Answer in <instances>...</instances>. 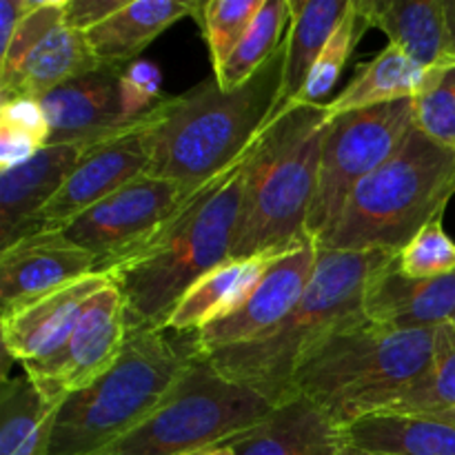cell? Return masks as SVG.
<instances>
[{
  "instance_id": "obj_1",
  "label": "cell",
  "mask_w": 455,
  "mask_h": 455,
  "mask_svg": "<svg viewBox=\"0 0 455 455\" xmlns=\"http://www.w3.org/2000/svg\"><path fill=\"white\" fill-rule=\"evenodd\" d=\"M243 180L244 160L191 194L154 234L102 267L123 293L129 333L164 331L180 298L229 260Z\"/></svg>"
},
{
  "instance_id": "obj_41",
  "label": "cell",
  "mask_w": 455,
  "mask_h": 455,
  "mask_svg": "<svg viewBox=\"0 0 455 455\" xmlns=\"http://www.w3.org/2000/svg\"><path fill=\"white\" fill-rule=\"evenodd\" d=\"M196 455H235L234 449H231V444H225V447H216V449H209V451H203V453H196Z\"/></svg>"
},
{
  "instance_id": "obj_17",
  "label": "cell",
  "mask_w": 455,
  "mask_h": 455,
  "mask_svg": "<svg viewBox=\"0 0 455 455\" xmlns=\"http://www.w3.org/2000/svg\"><path fill=\"white\" fill-rule=\"evenodd\" d=\"M363 314L378 324L403 331L435 329L455 314V271L440 278H409L400 271L398 256L369 280Z\"/></svg>"
},
{
  "instance_id": "obj_34",
  "label": "cell",
  "mask_w": 455,
  "mask_h": 455,
  "mask_svg": "<svg viewBox=\"0 0 455 455\" xmlns=\"http://www.w3.org/2000/svg\"><path fill=\"white\" fill-rule=\"evenodd\" d=\"M60 22H65V0H36L18 25L7 52L0 56V84L13 78L31 49Z\"/></svg>"
},
{
  "instance_id": "obj_20",
  "label": "cell",
  "mask_w": 455,
  "mask_h": 455,
  "mask_svg": "<svg viewBox=\"0 0 455 455\" xmlns=\"http://www.w3.org/2000/svg\"><path fill=\"white\" fill-rule=\"evenodd\" d=\"M200 4L187 0H132L120 12L84 31L100 67H127L173 22L196 16Z\"/></svg>"
},
{
  "instance_id": "obj_10",
  "label": "cell",
  "mask_w": 455,
  "mask_h": 455,
  "mask_svg": "<svg viewBox=\"0 0 455 455\" xmlns=\"http://www.w3.org/2000/svg\"><path fill=\"white\" fill-rule=\"evenodd\" d=\"M124 300L114 280L96 293L83 315L52 355L22 364L44 400L60 407L71 394L109 371L127 345Z\"/></svg>"
},
{
  "instance_id": "obj_29",
  "label": "cell",
  "mask_w": 455,
  "mask_h": 455,
  "mask_svg": "<svg viewBox=\"0 0 455 455\" xmlns=\"http://www.w3.org/2000/svg\"><path fill=\"white\" fill-rule=\"evenodd\" d=\"M287 22H291L289 0H265L256 20L251 22L234 53L227 58L220 69L213 71L216 83L222 89H234L251 78L284 43L283 31Z\"/></svg>"
},
{
  "instance_id": "obj_39",
  "label": "cell",
  "mask_w": 455,
  "mask_h": 455,
  "mask_svg": "<svg viewBox=\"0 0 455 455\" xmlns=\"http://www.w3.org/2000/svg\"><path fill=\"white\" fill-rule=\"evenodd\" d=\"M447 13V62H455V0H444Z\"/></svg>"
},
{
  "instance_id": "obj_26",
  "label": "cell",
  "mask_w": 455,
  "mask_h": 455,
  "mask_svg": "<svg viewBox=\"0 0 455 455\" xmlns=\"http://www.w3.org/2000/svg\"><path fill=\"white\" fill-rule=\"evenodd\" d=\"M58 407L44 400L27 373L3 378L0 455H47Z\"/></svg>"
},
{
  "instance_id": "obj_42",
  "label": "cell",
  "mask_w": 455,
  "mask_h": 455,
  "mask_svg": "<svg viewBox=\"0 0 455 455\" xmlns=\"http://www.w3.org/2000/svg\"><path fill=\"white\" fill-rule=\"evenodd\" d=\"M431 418H435V420L449 422V425L455 427V407L449 409V411H444V413H438V416H431Z\"/></svg>"
},
{
  "instance_id": "obj_32",
  "label": "cell",
  "mask_w": 455,
  "mask_h": 455,
  "mask_svg": "<svg viewBox=\"0 0 455 455\" xmlns=\"http://www.w3.org/2000/svg\"><path fill=\"white\" fill-rule=\"evenodd\" d=\"M262 3L265 0H212L200 7L198 20L203 25L213 71L220 69L234 53L251 22L256 20Z\"/></svg>"
},
{
  "instance_id": "obj_43",
  "label": "cell",
  "mask_w": 455,
  "mask_h": 455,
  "mask_svg": "<svg viewBox=\"0 0 455 455\" xmlns=\"http://www.w3.org/2000/svg\"><path fill=\"white\" fill-rule=\"evenodd\" d=\"M451 324L455 327V314H453V318H451Z\"/></svg>"
},
{
  "instance_id": "obj_21",
  "label": "cell",
  "mask_w": 455,
  "mask_h": 455,
  "mask_svg": "<svg viewBox=\"0 0 455 455\" xmlns=\"http://www.w3.org/2000/svg\"><path fill=\"white\" fill-rule=\"evenodd\" d=\"M98 67L100 65L89 49L83 31H76L67 22H60L31 49L13 78L0 84V102L13 98L40 100L53 89Z\"/></svg>"
},
{
  "instance_id": "obj_38",
  "label": "cell",
  "mask_w": 455,
  "mask_h": 455,
  "mask_svg": "<svg viewBox=\"0 0 455 455\" xmlns=\"http://www.w3.org/2000/svg\"><path fill=\"white\" fill-rule=\"evenodd\" d=\"M36 0H0V56L7 52L13 34Z\"/></svg>"
},
{
  "instance_id": "obj_13",
  "label": "cell",
  "mask_w": 455,
  "mask_h": 455,
  "mask_svg": "<svg viewBox=\"0 0 455 455\" xmlns=\"http://www.w3.org/2000/svg\"><path fill=\"white\" fill-rule=\"evenodd\" d=\"M189 194L164 178L140 176L62 227L69 243L92 253L98 271L154 234Z\"/></svg>"
},
{
  "instance_id": "obj_3",
  "label": "cell",
  "mask_w": 455,
  "mask_h": 455,
  "mask_svg": "<svg viewBox=\"0 0 455 455\" xmlns=\"http://www.w3.org/2000/svg\"><path fill=\"white\" fill-rule=\"evenodd\" d=\"M329 120L327 102H300L275 116L253 142L244 156L243 207L231 258L275 256L309 240L307 218Z\"/></svg>"
},
{
  "instance_id": "obj_27",
  "label": "cell",
  "mask_w": 455,
  "mask_h": 455,
  "mask_svg": "<svg viewBox=\"0 0 455 455\" xmlns=\"http://www.w3.org/2000/svg\"><path fill=\"white\" fill-rule=\"evenodd\" d=\"M422 76H425L422 67L404 56L395 44H387L373 60L358 67V74L331 102H327V109L331 116H338L345 111L413 98L420 87Z\"/></svg>"
},
{
  "instance_id": "obj_33",
  "label": "cell",
  "mask_w": 455,
  "mask_h": 455,
  "mask_svg": "<svg viewBox=\"0 0 455 455\" xmlns=\"http://www.w3.org/2000/svg\"><path fill=\"white\" fill-rule=\"evenodd\" d=\"M398 267L409 278H440L455 271V243L444 231L443 216L434 218L398 253Z\"/></svg>"
},
{
  "instance_id": "obj_25",
  "label": "cell",
  "mask_w": 455,
  "mask_h": 455,
  "mask_svg": "<svg viewBox=\"0 0 455 455\" xmlns=\"http://www.w3.org/2000/svg\"><path fill=\"white\" fill-rule=\"evenodd\" d=\"M267 258H249V260H235L229 258L220 267L204 274L172 311L167 318L164 331L172 329L178 333H198L209 323L220 315L229 314L249 289L256 284L260 274L265 271Z\"/></svg>"
},
{
  "instance_id": "obj_35",
  "label": "cell",
  "mask_w": 455,
  "mask_h": 455,
  "mask_svg": "<svg viewBox=\"0 0 455 455\" xmlns=\"http://www.w3.org/2000/svg\"><path fill=\"white\" fill-rule=\"evenodd\" d=\"M0 129L25 133V136L34 138L40 145L47 147L49 124L38 100L13 98V100L0 102Z\"/></svg>"
},
{
  "instance_id": "obj_31",
  "label": "cell",
  "mask_w": 455,
  "mask_h": 455,
  "mask_svg": "<svg viewBox=\"0 0 455 455\" xmlns=\"http://www.w3.org/2000/svg\"><path fill=\"white\" fill-rule=\"evenodd\" d=\"M413 116L420 132L455 149V62L425 69L413 96Z\"/></svg>"
},
{
  "instance_id": "obj_22",
  "label": "cell",
  "mask_w": 455,
  "mask_h": 455,
  "mask_svg": "<svg viewBox=\"0 0 455 455\" xmlns=\"http://www.w3.org/2000/svg\"><path fill=\"white\" fill-rule=\"evenodd\" d=\"M369 25L422 69L447 62L444 0H358Z\"/></svg>"
},
{
  "instance_id": "obj_15",
  "label": "cell",
  "mask_w": 455,
  "mask_h": 455,
  "mask_svg": "<svg viewBox=\"0 0 455 455\" xmlns=\"http://www.w3.org/2000/svg\"><path fill=\"white\" fill-rule=\"evenodd\" d=\"M109 283L111 278L105 271H96L76 283L3 311L0 331H3L4 354L22 364L52 355L67 340L89 300Z\"/></svg>"
},
{
  "instance_id": "obj_30",
  "label": "cell",
  "mask_w": 455,
  "mask_h": 455,
  "mask_svg": "<svg viewBox=\"0 0 455 455\" xmlns=\"http://www.w3.org/2000/svg\"><path fill=\"white\" fill-rule=\"evenodd\" d=\"M369 27L371 25H369L360 3L358 0H351L349 12L342 18L338 29L333 31L327 47L320 53L318 62H315L314 71H311L309 80H307L305 89H302V96L300 100H298V105H300V102H307V105H323L320 100H323L324 96H329L331 89L338 84L347 62H349L351 53H354L355 44L360 43V38H363L364 31H367Z\"/></svg>"
},
{
  "instance_id": "obj_2",
  "label": "cell",
  "mask_w": 455,
  "mask_h": 455,
  "mask_svg": "<svg viewBox=\"0 0 455 455\" xmlns=\"http://www.w3.org/2000/svg\"><path fill=\"white\" fill-rule=\"evenodd\" d=\"M287 44L234 89L207 78L169 96L151 116V164L147 176L164 178L196 194L244 160L269 127L283 93Z\"/></svg>"
},
{
  "instance_id": "obj_24",
  "label": "cell",
  "mask_w": 455,
  "mask_h": 455,
  "mask_svg": "<svg viewBox=\"0 0 455 455\" xmlns=\"http://www.w3.org/2000/svg\"><path fill=\"white\" fill-rule=\"evenodd\" d=\"M342 440L382 455H455V427L427 416L373 413L342 427Z\"/></svg>"
},
{
  "instance_id": "obj_14",
  "label": "cell",
  "mask_w": 455,
  "mask_h": 455,
  "mask_svg": "<svg viewBox=\"0 0 455 455\" xmlns=\"http://www.w3.org/2000/svg\"><path fill=\"white\" fill-rule=\"evenodd\" d=\"M38 102L49 124L47 145H93L140 120L129 105L124 67H98Z\"/></svg>"
},
{
  "instance_id": "obj_23",
  "label": "cell",
  "mask_w": 455,
  "mask_h": 455,
  "mask_svg": "<svg viewBox=\"0 0 455 455\" xmlns=\"http://www.w3.org/2000/svg\"><path fill=\"white\" fill-rule=\"evenodd\" d=\"M349 7L351 0H289L291 22H289V34L284 36L287 58H284L283 93L275 116L298 105L320 53L327 47L329 38L347 16Z\"/></svg>"
},
{
  "instance_id": "obj_36",
  "label": "cell",
  "mask_w": 455,
  "mask_h": 455,
  "mask_svg": "<svg viewBox=\"0 0 455 455\" xmlns=\"http://www.w3.org/2000/svg\"><path fill=\"white\" fill-rule=\"evenodd\" d=\"M127 4V0H65V22L76 31H89Z\"/></svg>"
},
{
  "instance_id": "obj_37",
  "label": "cell",
  "mask_w": 455,
  "mask_h": 455,
  "mask_svg": "<svg viewBox=\"0 0 455 455\" xmlns=\"http://www.w3.org/2000/svg\"><path fill=\"white\" fill-rule=\"evenodd\" d=\"M44 145H40L34 138L25 133L12 132V129H0V172L18 167L34 158Z\"/></svg>"
},
{
  "instance_id": "obj_8",
  "label": "cell",
  "mask_w": 455,
  "mask_h": 455,
  "mask_svg": "<svg viewBox=\"0 0 455 455\" xmlns=\"http://www.w3.org/2000/svg\"><path fill=\"white\" fill-rule=\"evenodd\" d=\"M194 355V354H191ZM275 404L194 355L172 394L129 434L92 455H196L225 447L271 416Z\"/></svg>"
},
{
  "instance_id": "obj_11",
  "label": "cell",
  "mask_w": 455,
  "mask_h": 455,
  "mask_svg": "<svg viewBox=\"0 0 455 455\" xmlns=\"http://www.w3.org/2000/svg\"><path fill=\"white\" fill-rule=\"evenodd\" d=\"M151 116L154 111H149L138 123L129 124L123 132L87 145L83 158L69 173L62 189L44 204L22 238L60 231L107 196L116 194L136 178L145 176L151 164Z\"/></svg>"
},
{
  "instance_id": "obj_5",
  "label": "cell",
  "mask_w": 455,
  "mask_h": 455,
  "mask_svg": "<svg viewBox=\"0 0 455 455\" xmlns=\"http://www.w3.org/2000/svg\"><path fill=\"white\" fill-rule=\"evenodd\" d=\"M395 256L394 251H320L307 291L271 331L213 351L204 360L275 407L287 403L296 395L293 376L307 351L336 324L363 314L369 280Z\"/></svg>"
},
{
  "instance_id": "obj_28",
  "label": "cell",
  "mask_w": 455,
  "mask_h": 455,
  "mask_svg": "<svg viewBox=\"0 0 455 455\" xmlns=\"http://www.w3.org/2000/svg\"><path fill=\"white\" fill-rule=\"evenodd\" d=\"M455 407V327L451 323L435 327L434 355L427 371L391 400L380 413L400 416H438Z\"/></svg>"
},
{
  "instance_id": "obj_19",
  "label": "cell",
  "mask_w": 455,
  "mask_h": 455,
  "mask_svg": "<svg viewBox=\"0 0 455 455\" xmlns=\"http://www.w3.org/2000/svg\"><path fill=\"white\" fill-rule=\"evenodd\" d=\"M342 427L324 409L293 395L262 425L231 443L235 455H338Z\"/></svg>"
},
{
  "instance_id": "obj_9",
  "label": "cell",
  "mask_w": 455,
  "mask_h": 455,
  "mask_svg": "<svg viewBox=\"0 0 455 455\" xmlns=\"http://www.w3.org/2000/svg\"><path fill=\"white\" fill-rule=\"evenodd\" d=\"M416 129L413 98L331 116L320 151L307 235L318 243L336 225L351 191L403 147Z\"/></svg>"
},
{
  "instance_id": "obj_40",
  "label": "cell",
  "mask_w": 455,
  "mask_h": 455,
  "mask_svg": "<svg viewBox=\"0 0 455 455\" xmlns=\"http://www.w3.org/2000/svg\"><path fill=\"white\" fill-rule=\"evenodd\" d=\"M338 455H382V453L367 451V449H360V447H355V444H349L342 440V447H340V451H338Z\"/></svg>"
},
{
  "instance_id": "obj_7",
  "label": "cell",
  "mask_w": 455,
  "mask_h": 455,
  "mask_svg": "<svg viewBox=\"0 0 455 455\" xmlns=\"http://www.w3.org/2000/svg\"><path fill=\"white\" fill-rule=\"evenodd\" d=\"M191 358L164 331L129 333L114 367L60 403L47 455H92L123 438L172 394Z\"/></svg>"
},
{
  "instance_id": "obj_12",
  "label": "cell",
  "mask_w": 455,
  "mask_h": 455,
  "mask_svg": "<svg viewBox=\"0 0 455 455\" xmlns=\"http://www.w3.org/2000/svg\"><path fill=\"white\" fill-rule=\"evenodd\" d=\"M318 253V244L309 238L289 251L271 256L247 296L229 314L194 333L191 354L204 358L213 351L244 345L271 331L307 291Z\"/></svg>"
},
{
  "instance_id": "obj_18",
  "label": "cell",
  "mask_w": 455,
  "mask_h": 455,
  "mask_svg": "<svg viewBox=\"0 0 455 455\" xmlns=\"http://www.w3.org/2000/svg\"><path fill=\"white\" fill-rule=\"evenodd\" d=\"M87 145H47L31 160L0 172V251L22 238L62 189Z\"/></svg>"
},
{
  "instance_id": "obj_16",
  "label": "cell",
  "mask_w": 455,
  "mask_h": 455,
  "mask_svg": "<svg viewBox=\"0 0 455 455\" xmlns=\"http://www.w3.org/2000/svg\"><path fill=\"white\" fill-rule=\"evenodd\" d=\"M96 271V258L60 231L27 235L0 251V305L13 309Z\"/></svg>"
},
{
  "instance_id": "obj_4",
  "label": "cell",
  "mask_w": 455,
  "mask_h": 455,
  "mask_svg": "<svg viewBox=\"0 0 455 455\" xmlns=\"http://www.w3.org/2000/svg\"><path fill=\"white\" fill-rule=\"evenodd\" d=\"M435 329L403 331L354 315L324 333L298 364L293 391L340 427L380 413L416 382L434 355Z\"/></svg>"
},
{
  "instance_id": "obj_6",
  "label": "cell",
  "mask_w": 455,
  "mask_h": 455,
  "mask_svg": "<svg viewBox=\"0 0 455 455\" xmlns=\"http://www.w3.org/2000/svg\"><path fill=\"white\" fill-rule=\"evenodd\" d=\"M455 196V149L413 129L347 198L320 251L400 253Z\"/></svg>"
}]
</instances>
